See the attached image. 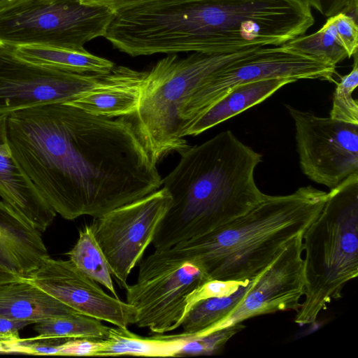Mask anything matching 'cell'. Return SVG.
I'll use <instances>...</instances> for the list:
<instances>
[{"instance_id":"obj_1","label":"cell","mask_w":358,"mask_h":358,"mask_svg":"<svg viewBox=\"0 0 358 358\" xmlns=\"http://www.w3.org/2000/svg\"><path fill=\"white\" fill-rule=\"evenodd\" d=\"M7 135L17 166L66 220L99 217L162 186L157 164L125 117L45 103L8 114Z\"/></svg>"},{"instance_id":"obj_2","label":"cell","mask_w":358,"mask_h":358,"mask_svg":"<svg viewBox=\"0 0 358 358\" xmlns=\"http://www.w3.org/2000/svg\"><path fill=\"white\" fill-rule=\"evenodd\" d=\"M162 178L172 197L152 244L156 250L208 234L243 215L264 197L254 172L262 155L231 131L189 146Z\"/></svg>"},{"instance_id":"obj_3","label":"cell","mask_w":358,"mask_h":358,"mask_svg":"<svg viewBox=\"0 0 358 358\" xmlns=\"http://www.w3.org/2000/svg\"><path fill=\"white\" fill-rule=\"evenodd\" d=\"M327 196L311 185L287 195L265 194L254 208L229 223L162 251L194 262L209 280L250 281L306 231Z\"/></svg>"},{"instance_id":"obj_4","label":"cell","mask_w":358,"mask_h":358,"mask_svg":"<svg viewBox=\"0 0 358 358\" xmlns=\"http://www.w3.org/2000/svg\"><path fill=\"white\" fill-rule=\"evenodd\" d=\"M262 48L220 54L192 52L185 57L170 54L148 70L138 109L125 117L156 164L168 154L181 155L189 147L185 137L206 111L204 89L209 79Z\"/></svg>"},{"instance_id":"obj_5","label":"cell","mask_w":358,"mask_h":358,"mask_svg":"<svg viewBox=\"0 0 358 358\" xmlns=\"http://www.w3.org/2000/svg\"><path fill=\"white\" fill-rule=\"evenodd\" d=\"M305 299L294 317L314 323L345 285L358 275V173L327 193L316 219L303 235Z\"/></svg>"},{"instance_id":"obj_6","label":"cell","mask_w":358,"mask_h":358,"mask_svg":"<svg viewBox=\"0 0 358 358\" xmlns=\"http://www.w3.org/2000/svg\"><path fill=\"white\" fill-rule=\"evenodd\" d=\"M114 15L80 0H26L0 10V46L85 51V43L105 36Z\"/></svg>"},{"instance_id":"obj_7","label":"cell","mask_w":358,"mask_h":358,"mask_svg":"<svg viewBox=\"0 0 358 358\" xmlns=\"http://www.w3.org/2000/svg\"><path fill=\"white\" fill-rule=\"evenodd\" d=\"M136 283L127 287L126 302L136 309L135 324L164 334L181 326L185 299L209 280L194 262L156 250L139 262Z\"/></svg>"},{"instance_id":"obj_8","label":"cell","mask_w":358,"mask_h":358,"mask_svg":"<svg viewBox=\"0 0 358 358\" xmlns=\"http://www.w3.org/2000/svg\"><path fill=\"white\" fill-rule=\"evenodd\" d=\"M172 203L167 189L160 187L139 199L94 218L90 224L118 285L128 277L152 243L157 227Z\"/></svg>"},{"instance_id":"obj_9","label":"cell","mask_w":358,"mask_h":358,"mask_svg":"<svg viewBox=\"0 0 358 358\" xmlns=\"http://www.w3.org/2000/svg\"><path fill=\"white\" fill-rule=\"evenodd\" d=\"M286 107L295 125L300 166L309 179L331 189L358 173V124Z\"/></svg>"},{"instance_id":"obj_10","label":"cell","mask_w":358,"mask_h":358,"mask_svg":"<svg viewBox=\"0 0 358 358\" xmlns=\"http://www.w3.org/2000/svg\"><path fill=\"white\" fill-rule=\"evenodd\" d=\"M103 74L78 73L25 61L0 46V115L41 104L73 101Z\"/></svg>"},{"instance_id":"obj_11","label":"cell","mask_w":358,"mask_h":358,"mask_svg":"<svg viewBox=\"0 0 358 358\" xmlns=\"http://www.w3.org/2000/svg\"><path fill=\"white\" fill-rule=\"evenodd\" d=\"M303 234L292 239L269 266L250 280L243 298L226 317L199 335L262 315L297 312L306 291Z\"/></svg>"},{"instance_id":"obj_12","label":"cell","mask_w":358,"mask_h":358,"mask_svg":"<svg viewBox=\"0 0 358 358\" xmlns=\"http://www.w3.org/2000/svg\"><path fill=\"white\" fill-rule=\"evenodd\" d=\"M26 279L80 313L122 327L135 324L134 306L108 294L69 259L49 256Z\"/></svg>"},{"instance_id":"obj_13","label":"cell","mask_w":358,"mask_h":358,"mask_svg":"<svg viewBox=\"0 0 358 358\" xmlns=\"http://www.w3.org/2000/svg\"><path fill=\"white\" fill-rule=\"evenodd\" d=\"M336 66L294 50L285 44L264 46L254 55L217 72L205 87L206 110L234 87L272 78L335 82Z\"/></svg>"},{"instance_id":"obj_14","label":"cell","mask_w":358,"mask_h":358,"mask_svg":"<svg viewBox=\"0 0 358 358\" xmlns=\"http://www.w3.org/2000/svg\"><path fill=\"white\" fill-rule=\"evenodd\" d=\"M147 73L148 71L115 65L93 88L69 102L96 115L130 116L138 109Z\"/></svg>"},{"instance_id":"obj_15","label":"cell","mask_w":358,"mask_h":358,"mask_svg":"<svg viewBox=\"0 0 358 358\" xmlns=\"http://www.w3.org/2000/svg\"><path fill=\"white\" fill-rule=\"evenodd\" d=\"M8 115H0V197L41 233L57 213L15 163L8 141Z\"/></svg>"},{"instance_id":"obj_16","label":"cell","mask_w":358,"mask_h":358,"mask_svg":"<svg viewBox=\"0 0 358 358\" xmlns=\"http://www.w3.org/2000/svg\"><path fill=\"white\" fill-rule=\"evenodd\" d=\"M48 257L41 233L0 200V264L26 278Z\"/></svg>"},{"instance_id":"obj_17","label":"cell","mask_w":358,"mask_h":358,"mask_svg":"<svg viewBox=\"0 0 358 358\" xmlns=\"http://www.w3.org/2000/svg\"><path fill=\"white\" fill-rule=\"evenodd\" d=\"M78 313L27 279L0 284V315L33 324Z\"/></svg>"},{"instance_id":"obj_18","label":"cell","mask_w":358,"mask_h":358,"mask_svg":"<svg viewBox=\"0 0 358 358\" xmlns=\"http://www.w3.org/2000/svg\"><path fill=\"white\" fill-rule=\"evenodd\" d=\"M296 82L291 78H272L240 85L215 102L187 131L196 136L243 111L259 104L284 85Z\"/></svg>"},{"instance_id":"obj_19","label":"cell","mask_w":358,"mask_h":358,"mask_svg":"<svg viewBox=\"0 0 358 358\" xmlns=\"http://www.w3.org/2000/svg\"><path fill=\"white\" fill-rule=\"evenodd\" d=\"M188 339L182 332L143 337L130 331L127 327H110L108 336L101 340L95 357L131 355L175 357Z\"/></svg>"},{"instance_id":"obj_20","label":"cell","mask_w":358,"mask_h":358,"mask_svg":"<svg viewBox=\"0 0 358 358\" xmlns=\"http://www.w3.org/2000/svg\"><path fill=\"white\" fill-rule=\"evenodd\" d=\"M10 49L25 61L73 73L106 74L115 66L110 60L93 55L87 50L76 51L39 45H22Z\"/></svg>"},{"instance_id":"obj_21","label":"cell","mask_w":358,"mask_h":358,"mask_svg":"<svg viewBox=\"0 0 358 358\" xmlns=\"http://www.w3.org/2000/svg\"><path fill=\"white\" fill-rule=\"evenodd\" d=\"M66 255L81 272L105 287L113 296L118 298L110 267L96 241L91 225L85 224L79 230L76 244Z\"/></svg>"},{"instance_id":"obj_22","label":"cell","mask_w":358,"mask_h":358,"mask_svg":"<svg viewBox=\"0 0 358 358\" xmlns=\"http://www.w3.org/2000/svg\"><path fill=\"white\" fill-rule=\"evenodd\" d=\"M250 281L233 293L210 297L195 303L185 315L181 326L188 336L199 335L226 317L243 298Z\"/></svg>"},{"instance_id":"obj_23","label":"cell","mask_w":358,"mask_h":358,"mask_svg":"<svg viewBox=\"0 0 358 358\" xmlns=\"http://www.w3.org/2000/svg\"><path fill=\"white\" fill-rule=\"evenodd\" d=\"M34 330L43 337L57 338H106L109 327L101 320L71 313L34 324Z\"/></svg>"},{"instance_id":"obj_24","label":"cell","mask_w":358,"mask_h":358,"mask_svg":"<svg viewBox=\"0 0 358 358\" xmlns=\"http://www.w3.org/2000/svg\"><path fill=\"white\" fill-rule=\"evenodd\" d=\"M284 44L294 50L336 66L348 58L337 38L331 17H328L325 24L315 33L300 36Z\"/></svg>"},{"instance_id":"obj_25","label":"cell","mask_w":358,"mask_h":358,"mask_svg":"<svg viewBox=\"0 0 358 358\" xmlns=\"http://www.w3.org/2000/svg\"><path fill=\"white\" fill-rule=\"evenodd\" d=\"M352 57V69L349 73L341 77L339 83H336L329 117L341 122L358 124V102L352 97V93L358 85L357 52Z\"/></svg>"},{"instance_id":"obj_26","label":"cell","mask_w":358,"mask_h":358,"mask_svg":"<svg viewBox=\"0 0 358 358\" xmlns=\"http://www.w3.org/2000/svg\"><path fill=\"white\" fill-rule=\"evenodd\" d=\"M245 326L241 323L222 327L205 334L188 337L186 343L175 357L214 355L218 354L227 343Z\"/></svg>"},{"instance_id":"obj_27","label":"cell","mask_w":358,"mask_h":358,"mask_svg":"<svg viewBox=\"0 0 358 358\" xmlns=\"http://www.w3.org/2000/svg\"><path fill=\"white\" fill-rule=\"evenodd\" d=\"M69 338H49L36 336L16 340L8 346L5 353L31 355H60L64 342Z\"/></svg>"},{"instance_id":"obj_28","label":"cell","mask_w":358,"mask_h":358,"mask_svg":"<svg viewBox=\"0 0 358 358\" xmlns=\"http://www.w3.org/2000/svg\"><path fill=\"white\" fill-rule=\"evenodd\" d=\"M250 281L238 282L218 280H209L206 281L187 296L185 299V315L197 301L210 297L230 294L235 292L239 287L246 285Z\"/></svg>"},{"instance_id":"obj_29","label":"cell","mask_w":358,"mask_h":358,"mask_svg":"<svg viewBox=\"0 0 358 358\" xmlns=\"http://www.w3.org/2000/svg\"><path fill=\"white\" fill-rule=\"evenodd\" d=\"M338 41L350 58L357 52L358 26L357 20L352 17L339 13L331 16Z\"/></svg>"},{"instance_id":"obj_30","label":"cell","mask_w":358,"mask_h":358,"mask_svg":"<svg viewBox=\"0 0 358 358\" xmlns=\"http://www.w3.org/2000/svg\"><path fill=\"white\" fill-rule=\"evenodd\" d=\"M313 7L325 17H330L339 13H345L357 20L358 0H307Z\"/></svg>"},{"instance_id":"obj_31","label":"cell","mask_w":358,"mask_h":358,"mask_svg":"<svg viewBox=\"0 0 358 358\" xmlns=\"http://www.w3.org/2000/svg\"><path fill=\"white\" fill-rule=\"evenodd\" d=\"M101 340L89 338L66 339L63 343L60 355L95 357Z\"/></svg>"},{"instance_id":"obj_32","label":"cell","mask_w":358,"mask_h":358,"mask_svg":"<svg viewBox=\"0 0 358 358\" xmlns=\"http://www.w3.org/2000/svg\"><path fill=\"white\" fill-rule=\"evenodd\" d=\"M29 324H33L0 315V353H5L8 346L20 338V331Z\"/></svg>"},{"instance_id":"obj_33","label":"cell","mask_w":358,"mask_h":358,"mask_svg":"<svg viewBox=\"0 0 358 358\" xmlns=\"http://www.w3.org/2000/svg\"><path fill=\"white\" fill-rule=\"evenodd\" d=\"M84 3L96 4L106 6L113 12L132 8L134 6L155 3L173 1H200V0H80Z\"/></svg>"},{"instance_id":"obj_34","label":"cell","mask_w":358,"mask_h":358,"mask_svg":"<svg viewBox=\"0 0 358 358\" xmlns=\"http://www.w3.org/2000/svg\"><path fill=\"white\" fill-rule=\"evenodd\" d=\"M25 279L16 272L0 264V284Z\"/></svg>"},{"instance_id":"obj_35","label":"cell","mask_w":358,"mask_h":358,"mask_svg":"<svg viewBox=\"0 0 358 358\" xmlns=\"http://www.w3.org/2000/svg\"><path fill=\"white\" fill-rule=\"evenodd\" d=\"M24 1L26 0H0V10L13 6Z\"/></svg>"}]
</instances>
